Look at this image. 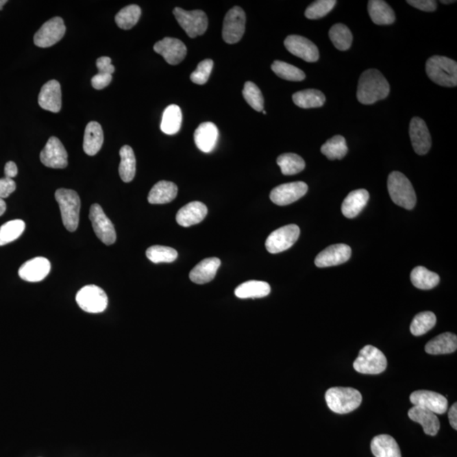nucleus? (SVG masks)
<instances>
[{
	"label": "nucleus",
	"instance_id": "f257e3e1",
	"mask_svg": "<svg viewBox=\"0 0 457 457\" xmlns=\"http://www.w3.org/2000/svg\"><path fill=\"white\" fill-rule=\"evenodd\" d=\"M390 90V84L380 71L374 69L365 71L359 78L358 100L369 106L386 99Z\"/></svg>",
	"mask_w": 457,
	"mask_h": 457
},
{
	"label": "nucleus",
	"instance_id": "f03ea898",
	"mask_svg": "<svg viewBox=\"0 0 457 457\" xmlns=\"http://www.w3.org/2000/svg\"><path fill=\"white\" fill-rule=\"evenodd\" d=\"M325 401L331 411L347 415L361 405L362 397L358 390L350 387H333L325 393Z\"/></svg>",
	"mask_w": 457,
	"mask_h": 457
},
{
	"label": "nucleus",
	"instance_id": "7ed1b4c3",
	"mask_svg": "<svg viewBox=\"0 0 457 457\" xmlns=\"http://www.w3.org/2000/svg\"><path fill=\"white\" fill-rule=\"evenodd\" d=\"M426 73L434 84L447 88L457 85V63L444 56H433L426 62Z\"/></svg>",
	"mask_w": 457,
	"mask_h": 457
},
{
	"label": "nucleus",
	"instance_id": "20e7f679",
	"mask_svg": "<svg viewBox=\"0 0 457 457\" xmlns=\"http://www.w3.org/2000/svg\"><path fill=\"white\" fill-rule=\"evenodd\" d=\"M388 190L392 201L398 206L411 210L415 207L417 197L412 183L401 172L391 173L388 177Z\"/></svg>",
	"mask_w": 457,
	"mask_h": 457
},
{
	"label": "nucleus",
	"instance_id": "39448f33",
	"mask_svg": "<svg viewBox=\"0 0 457 457\" xmlns=\"http://www.w3.org/2000/svg\"><path fill=\"white\" fill-rule=\"evenodd\" d=\"M55 199L59 204L63 225L69 232H74L79 225L81 200L73 190L61 188L56 190Z\"/></svg>",
	"mask_w": 457,
	"mask_h": 457
},
{
	"label": "nucleus",
	"instance_id": "423d86ee",
	"mask_svg": "<svg viewBox=\"0 0 457 457\" xmlns=\"http://www.w3.org/2000/svg\"><path fill=\"white\" fill-rule=\"evenodd\" d=\"M354 368L363 374H380L387 368V359L382 351L373 345H366L355 360Z\"/></svg>",
	"mask_w": 457,
	"mask_h": 457
},
{
	"label": "nucleus",
	"instance_id": "0eeeda50",
	"mask_svg": "<svg viewBox=\"0 0 457 457\" xmlns=\"http://www.w3.org/2000/svg\"><path fill=\"white\" fill-rule=\"evenodd\" d=\"M173 14L178 21L186 34L190 38H197V36L203 35L206 32L208 27V20L207 14L203 10H185L179 7L173 10Z\"/></svg>",
	"mask_w": 457,
	"mask_h": 457
},
{
	"label": "nucleus",
	"instance_id": "6e6552de",
	"mask_svg": "<svg viewBox=\"0 0 457 457\" xmlns=\"http://www.w3.org/2000/svg\"><path fill=\"white\" fill-rule=\"evenodd\" d=\"M79 307L89 314H100L107 308L108 297L103 289L95 285L82 287L75 297Z\"/></svg>",
	"mask_w": 457,
	"mask_h": 457
},
{
	"label": "nucleus",
	"instance_id": "1a4fd4ad",
	"mask_svg": "<svg viewBox=\"0 0 457 457\" xmlns=\"http://www.w3.org/2000/svg\"><path fill=\"white\" fill-rule=\"evenodd\" d=\"M246 29V14L239 6L233 7L225 14L223 24L222 37L229 45L238 42Z\"/></svg>",
	"mask_w": 457,
	"mask_h": 457
},
{
	"label": "nucleus",
	"instance_id": "9d476101",
	"mask_svg": "<svg viewBox=\"0 0 457 457\" xmlns=\"http://www.w3.org/2000/svg\"><path fill=\"white\" fill-rule=\"evenodd\" d=\"M300 236V228L296 225L283 226L273 232L266 240V249L272 254L282 253L297 243Z\"/></svg>",
	"mask_w": 457,
	"mask_h": 457
},
{
	"label": "nucleus",
	"instance_id": "9b49d317",
	"mask_svg": "<svg viewBox=\"0 0 457 457\" xmlns=\"http://www.w3.org/2000/svg\"><path fill=\"white\" fill-rule=\"evenodd\" d=\"M89 219L92 222L93 230L101 242L108 246L115 243L116 232H115L114 226L110 219L104 214L99 204H93L90 208Z\"/></svg>",
	"mask_w": 457,
	"mask_h": 457
},
{
	"label": "nucleus",
	"instance_id": "f8f14e48",
	"mask_svg": "<svg viewBox=\"0 0 457 457\" xmlns=\"http://www.w3.org/2000/svg\"><path fill=\"white\" fill-rule=\"evenodd\" d=\"M66 25L62 18L53 17L36 32L34 43L39 48H49L56 45L66 34Z\"/></svg>",
	"mask_w": 457,
	"mask_h": 457
},
{
	"label": "nucleus",
	"instance_id": "ddd939ff",
	"mask_svg": "<svg viewBox=\"0 0 457 457\" xmlns=\"http://www.w3.org/2000/svg\"><path fill=\"white\" fill-rule=\"evenodd\" d=\"M308 186L304 182L286 183L276 186L271 193V199L279 206H286L299 200L308 193Z\"/></svg>",
	"mask_w": 457,
	"mask_h": 457
},
{
	"label": "nucleus",
	"instance_id": "4468645a",
	"mask_svg": "<svg viewBox=\"0 0 457 457\" xmlns=\"http://www.w3.org/2000/svg\"><path fill=\"white\" fill-rule=\"evenodd\" d=\"M40 160L46 167L64 169L68 165L66 149L55 136H51L40 153Z\"/></svg>",
	"mask_w": 457,
	"mask_h": 457
},
{
	"label": "nucleus",
	"instance_id": "2eb2a0df",
	"mask_svg": "<svg viewBox=\"0 0 457 457\" xmlns=\"http://www.w3.org/2000/svg\"><path fill=\"white\" fill-rule=\"evenodd\" d=\"M410 401L413 405L429 410L435 415H444L447 412V399L436 392L417 391L410 395Z\"/></svg>",
	"mask_w": 457,
	"mask_h": 457
},
{
	"label": "nucleus",
	"instance_id": "dca6fc26",
	"mask_svg": "<svg viewBox=\"0 0 457 457\" xmlns=\"http://www.w3.org/2000/svg\"><path fill=\"white\" fill-rule=\"evenodd\" d=\"M284 43L288 51L306 62H316L319 59V49L314 43L301 36H288Z\"/></svg>",
	"mask_w": 457,
	"mask_h": 457
},
{
	"label": "nucleus",
	"instance_id": "f3484780",
	"mask_svg": "<svg viewBox=\"0 0 457 457\" xmlns=\"http://www.w3.org/2000/svg\"><path fill=\"white\" fill-rule=\"evenodd\" d=\"M154 51L164 57L171 66H176L184 60L187 49L184 42L174 38H164L153 46Z\"/></svg>",
	"mask_w": 457,
	"mask_h": 457
},
{
	"label": "nucleus",
	"instance_id": "a211bd4d",
	"mask_svg": "<svg viewBox=\"0 0 457 457\" xmlns=\"http://www.w3.org/2000/svg\"><path fill=\"white\" fill-rule=\"evenodd\" d=\"M409 134L416 153L419 156H425L429 153L432 139L425 121L419 117L413 118L410 123Z\"/></svg>",
	"mask_w": 457,
	"mask_h": 457
},
{
	"label": "nucleus",
	"instance_id": "6ab92c4d",
	"mask_svg": "<svg viewBox=\"0 0 457 457\" xmlns=\"http://www.w3.org/2000/svg\"><path fill=\"white\" fill-rule=\"evenodd\" d=\"M351 256V249L348 245H332L323 250L315 258V265L319 268L331 267L345 264Z\"/></svg>",
	"mask_w": 457,
	"mask_h": 457
},
{
	"label": "nucleus",
	"instance_id": "aec40b11",
	"mask_svg": "<svg viewBox=\"0 0 457 457\" xmlns=\"http://www.w3.org/2000/svg\"><path fill=\"white\" fill-rule=\"evenodd\" d=\"M51 264L46 258L38 257L28 260L21 266L19 276L28 282H39L48 276Z\"/></svg>",
	"mask_w": 457,
	"mask_h": 457
},
{
	"label": "nucleus",
	"instance_id": "412c9836",
	"mask_svg": "<svg viewBox=\"0 0 457 457\" xmlns=\"http://www.w3.org/2000/svg\"><path fill=\"white\" fill-rule=\"evenodd\" d=\"M38 103L42 109L53 113H59L62 106V95L60 82L51 80L42 86L38 96Z\"/></svg>",
	"mask_w": 457,
	"mask_h": 457
},
{
	"label": "nucleus",
	"instance_id": "4be33fe9",
	"mask_svg": "<svg viewBox=\"0 0 457 457\" xmlns=\"http://www.w3.org/2000/svg\"><path fill=\"white\" fill-rule=\"evenodd\" d=\"M207 214L206 205L201 201H192L178 211L176 214V221L182 227H190V226L199 224L206 218Z\"/></svg>",
	"mask_w": 457,
	"mask_h": 457
},
{
	"label": "nucleus",
	"instance_id": "5701e85b",
	"mask_svg": "<svg viewBox=\"0 0 457 457\" xmlns=\"http://www.w3.org/2000/svg\"><path fill=\"white\" fill-rule=\"evenodd\" d=\"M218 138V128L212 122L201 123L194 132V141L203 153H211L217 144Z\"/></svg>",
	"mask_w": 457,
	"mask_h": 457
},
{
	"label": "nucleus",
	"instance_id": "b1692460",
	"mask_svg": "<svg viewBox=\"0 0 457 457\" xmlns=\"http://www.w3.org/2000/svg\"><path fill=\"white\" fill-rule=\"evenodd\" d=\"M408 417L413 422L423 426L424 433L430 436H435L441 429V423L435 413L421 406H415L409 410Z\"/></svg>",
	"mask_w": 457,
	"mask_h": 457
},
{
	"label": "nucleus",
	"instance_id": "393cba45",
	"mask_svg": "<svg viewBox=\"0 0 457 457\" xmlns=\"http://www.w3.org/2000/svg\"><path fill=\"white\" fill-rule=\"evenodd\" d=\"M221 264V259L217 258L204 259L190 272V280L199 285L210 282L214 279Z\"/></svg>",
	"mask_w": 457,
	"mask_h": 457
},
{
	"label": "nucleus",
	"instance_id": "a878e982",
	"mask_svg": "<svg viewBox=\"0 0 457 457\" xmlns=\"http://www.w3.org/2000/svg\"><path fill=\"white\" fill-rule=\"evenodd\" d=\"M369 200V193L365 189H359L354 190L348 194L343 201L341 206L345 217L354 219L361 213L363 208H365Z\"/></svg>",
	"mask_w": 457,
	"mask_h": 457
},
{
	"label": "nucleus",
	"instance_id": "bb28decb",
	"mask_svg": "<svg viewBox=\"0 0 457 457\" xmlns=\"http://www.w3.org/2000/svg\"><path fill=\"white\" fill-rule=\"evenodd\" d=\"M103 143L102 127L96 121L89 122L85 129L84 150L89 156L98 153Z\"/></svg>",
	"mask_w": 457,
	"mask_h": 457
},
{
	"label": "nucleus",
	"instance_id": "cd10ccee",
	"mask_svg": "<svg viewBox=\"0 0 457 457\" xmlns=\"http://www.w3.org/2000/svg\"><path fill=\"white\" fill-rule=\"evenodd\" d=\"M371 451L375 457H402L397 442L388 434L374 437L371 442Z\"/></svg>",
	"mask_w": 457,
	"mask_h": 457
},
{
	"label": "nucleus",
	"instance_id": "c85d7f7f",
	"mask_svg": "<svg viewBox=\"0 0 457 457\" xmlns=\"http://www.w3.org/2000/svg\"><path fill=\"white\" fill-rule=\"evenodd\" d=\"M178 187L171 182L161 181L153 186L147 197L151 204L171 203L177 196Z\"/></svg>",
	"mask_w": 457,
	"mask_h": 457
},
{
	"label": "nucleus",
	"instance_id": "c756f323",
	"mask_svg": "<svg viewBox=\"0 0 457 457\" xmlns=\"http://www.w3.org/2000/svg\"><path fill=\"white\" fill-rule=\"evenodd\" d=\"M456 349L457 337L456 334L449 332L441 334L434 338L425 345L427 354L431 355L453 354Z\"/></svg>",
	"mask_w": 457,
	"mask_h": 457
},
{
	"label": "nucleus",
	"instance_id": "7c9ffc66",
	"mask_svg": "<svg viewBox=\"0 0 457 457\" xmlns=\"http://www.w3.org/2000/svg\"><path fill=\"white\" fill-rule=\"evenodd\" d=\"M271 287L267 282H259V280H249L244 282L242 285L237 286L235 295L240 299H255V298H262L267 297L271 293Z\"/></svg>",
	"mask_w": 457,
	"mask_h": 457
},
{
	"label": "nucleus",
	"instance_id": "2f4dec72",
	"mask_svg": "<svg viewBox=\"0 0 457 457\" xmlns=\"http://www.w3.org/2000/svg\"><path fill=\"white\" fill-rule=\"evenodd\" d=\"M369 13L373 23L376 25H391L395 21L394 10L382 0H370Z\"/></svg>",
	"mask_w": 457,
	"mask_h": 457
},
{
	"label": "nucleus",
	"instance_id": "473e14b6",
	"mask_svg": "<svg viewBox=\"0 0 457 457\" xmlns=\"http://www.w3.org/2000/svg\"><path fill=\"white\" fill-rule=\"evenodd\" d=\"M182 112L181 108L176 104H171L164 111L160 124L161 131L167 135H175L181 129Z\"/></svg>",
	"mask_w": 457,
	"mask_h": 457
},
{
	"label": "nucleus",
	"instance_id": "72a5a7b5",
	"mask_svg": "<svg viewBox=\"0 0 457 457\" xmlns=\"http://www.w3.org/2000/svg\"><path fill=\"white\" fill-rule=\"evenodd\" d=\"M440 280V276L436 273L431 272L423 266H417L411 273V282L417 289H434L439 285Z\"/></svg>",
	"mask_w": 457,
	"mask_h": 457
},
{
	"label": "nucleus",
	"instance_id": "f704fd0d",
	"mask_svg": "<svg viewBox=\"0 0 457 457\" xmlns=\"http://www.w3.org/2000/svg\"><path fill=\"white\" fill-rule=\"evenodd\" d=\"M293 99L295 104L302 109L322 107L326 101L325 95L316 89L304 90L294 93Z\"/></svg>",
	"mask_w": 457,
	"mask_h": 457
},
{
	"label": "nucleus",
	"instance_id": "c9c22d12",
	"mask_svg": "<svg viewBox=\"0 0 457 457\" xmlns=\"http://www.w3.org/2000/svg\"><path fill=\"white\" fill-rule=\"evenodd\" d=\"M121 164L119 173L125 183L131 182L136 175V157L131 147L125 145L120 150Z\"/></svg>",
	"mask_w": 457,
	"mask_h": 457
},
{
	"label": "nucleus",
	"instance_id": "e433bc0d",
	"mask_svg": "<svg viewBox=\"0 0 457 457\" xmlns=\"http://www.w3.org/2000/svg\"><path fill=\"white\" fill-rule=\"evenodd\" d=\"M348 147L343 136L330 138L321 147V153L330 160H343L347 156Z\"/></svg>",
	"mask_w": 457,
	"mask_h": 457
},
{
	"label": "nucleus",
	"instance_id": "4c0bfd02",
	"mask_svg": "<svg viewBox=\"0 0 457 457\" xmlns=\"http://www.w3.org/2000/svg\"><path fill=\"white\" fill-rule=\"evenodd\" d=\"M282 174L285 175H293L298 174L304 170L306 164L304 158L296 153H284L277 158Z\"/></svg>",
	"mask_w": 457,
	"mask_h": 457
},
{
	"label": "nucleus",
	"instance_id": "58836bf2",
	"mask_svg": "<svg viewBox=\"0 0 457 457\" xmlns=\"http://www.w3.org/2000/svg\"><path fill=\"white\" fill-rule=\"evenodd\" d=\"M330 38L334 47L341 51H345L350 49L352 40H354L350 29L341 23L334 25L330 28Z\"/></svg>",
	"mask_w": 457,
	"mask_h": 457
},
{
	"label": "nucleus",
	"instance_id": "ea45409f",
	"mask_svg": "<svg viewBox=\"0 0 457 457\" xmlns=\"http://www.w3.org/2000/svg\"><path fill=\"white\" fill-rule=\"evenodd\" d=\"M26 224L21 219L6 222L0 227V247L14 242L23 235Z\"/></svg>",
	"mask_w": 457,
	"mask_h": 457
},
{
	"label": "nucleus",
	"instance_id": "a19ab883",
	"mask_svg": "<svg viewBox=\"0 0 457 457\" xmlns=\"http://www.w3.org/2000/svg\"><path fill=\"white\" fill-rule=\"evenodd\" d=\"M141 14L142 10L138 5H128L116 14L115 23L123 30H129L138 23Z\"/></svg>",
	"mask_w": 457,
	"mask_h": 457
},
{
	"label": "nucleus",
	"instance_id": "79ce46f5",
	"mask_svg": "<svg viewBox=\"0 0 457 457\" xmlns=\"http://www.w3.org/2000/svg\"><path fill=\"white\" fill-rule=\"evenodd\" d=\"M436 323V316L432 312H422L417 314L410 326L413 336H421L434 328Z\"/></svg>",
	"mask_w": 457,
	"mask_h": 457
},
{
	"label": "nucleus",
	"instance_id": "37998d69",
	"mask_svg": "<svg viewBox=\"0 0 457 457\" xmlns=\"http://www.w3.org/2000/svg\"><path fill=\"white\" fill-rule=\"evenodd\" d=\"M271 69L279 77L291 82H301L306 78L304 71L296 66L283 61L275 60L272 64Z\"/></svg>",
	"mask_w": 457,
	"mask_h": 457
},
{
	"label": "nucleus",
	"instance_id": "c03bdc74",
	"mask_svg": "<svg viewBox=\"0 0 457 457\" xmlns=\"http://www.w3.org/2000/svg\"><path fill=\"white\" fill-rule=\"evenodd\" d=\"M147 258L154 264L172 262L178 258L177 251L174 248L164 246H153L147 248Z\"/></svg>",
	"mask_w": 457,
	"mask_h": 457
},
{
	"label": "nucleus",
	"instance_id": "a18cd8bd",
	"mask_svg": "<svg viewBox=\"0 0 457 457\" xmlns=\"http://www.w3.org/2000/svg\"><path fill=\"white\" fill-rule=\"evenodd\" d=\"M243 95L247 103L253 108L254 110L261 112L264 110V99L260 89L258 86L251 82H247L244 85Z\"/></svg>",
	"mask_w": 457,
	"mask_h": 457
},
{
	"label": "nucleus",
	"instance_id": "49530a36",
	"mask_svg": "<svg viewBox=\"0 0 457 457\" xmlns=\"http://www.w3.org/2000/svg\"><path fill=\"white\" fill-rule=\"evenodd\" d=\"M336 3V0H318L308 7L305 16L309 20L320 19L330 13Z\"/></svg>",
	"mask_w": 457,
	"mask_h": 457
},
{
	"label": "nucleus",
	"instance_id": "de8ad7c7",
	"mask_svg": "<svg viewBox=\"0 0 457 457\" xmlns=\"http://www.w3.org/2000/svg\"><path fill=\"white\" fill-rule=\"evenodd\" d=\"M214 67V61L210 59L201 61L197 66V69L190 74V80L193 84L203 85L210 79L212 70Z\"/></svg>",
	"mask_w": 457,
	"mask_h": 457
},
{
	"label": "nucleus",
	"instance_id": "09e8293b",
	"mask_svg": "<svg viewBox=\"0 0 457 457\" xmlns=\"http://www.w3.org/2000/svg\"><path fill=\"white\" fill-rule=\"evenodd\" d=\"M16 189V184L12 179L6 177L0 179V199H7Z\"/></svg>",
	"mask_w": 457,
	"mask_h": 457
},
{
	"label": "nucleus",
	"instance_id": "8fccbe9b",
	"mask_svg": "<svg viewBox=\"0 0 457 457\" xmlns=\"http://www.w3.org/2000/svg\"><path fill=\"white\" fill-rule=\"evenodd\" d=\"M408 3L423 12H433L437 9V2L434 0H408Z\"/></svg>",
	"mask_w": 457,
	"mask_h": 457
},
{
	"label": "nucleus",
	"instance_id": "3c124183",
	"mask_svg": "<svg viewBox=\"0 0 457 457\" xmlns=\"http://www.w3.org/2000/svg\"><path fill=\"white\" fill-rule=\"evenodd\" d=\"M112 75L98 73L92 78V86L97 90H102L112 82Z\"/></svg>",
	"mask_w": 457,
	"mask_h": 457
},
{
	"label": "nucleus",
	"instance_id": "603ef678",
	"mask_svg": "<svg viewBox=\"0 0 457 457\" xmlns=\"http://www.w3.org/2000/svg\"><path fill=\"white\" fill-rule=\"evenodd\" d=\"M97 68L99 73L113 75L114 67L110 57L103 56L97 60Z\"/></svg>",
	"mask_w": 457,
	"mask_h": 457
},
{
	"label": "nucleus",
	"instance_id": "864d4df0",
	"mask_svg": "<svg viewBox=\"0 0 457 457\" xmlns=\"http://www.w3.org/2000/svg\"><path fill=\"white\" fill-rule=\"evenodd\" d=\"M18 174V168L16 163L13 161H10L6 163L5 167V175L6 178L12 179L16 177Z\"/></svg>",
	"mask_w": 457,
	"mask_h": 457
},
{
	"label": "nucleus",
	"instance_id": "5fc2aeb1",
	"mask_svg": "<svg viewBox=\"0 0 457 457\" xmlns=\"http://www.w3.org/2000/svg\"><path fill=\"white\" fill-rule=\"evenodd\" d=\"M449 421L452 427L455 430H457V404L456 402L452 406L449 410Z\"/></svg>",
	"mask_w": 457,
	"mask_h": 457
},
{
	"label": "nucleus",
	"instance_id": "6e6d98bb",
	"mask_svg": "<svg viewBox=\"0 0 457 457\" xmlns=\"http://www.w3.org/2000/svg\"><path fill=\"white\" fill-rule=\"evenodd\" d=\"M6 211V203L3 199H0V216H2L5 213Z\"/></svg>",
	"mask_w": 457,
	"mask_h": 457
},
{
	"label": "nucleus",
	"instance_id": "4d7b16f0",
	"mask_svg": "<svg viewBox=\"0 0 457 457\" xmlns=\"http://www.w3.org/2000/svg\"><path fill=\"white\" fill-rule=\"evenodd\" d=\"M7 3H8L7 0H0V10H3V7L5 6Z\"/></svg>",
	"mask_w": 457,
	"mask_h": 457
},
{
	"label": "nucleus",
	"instance_id": "13d9d810",
	"mask_svg": "<svg viewBox=\"0 0 457 457\" xmlns=\"http://www.w3.org/2000/svg\"><path fill=\"white\" fill-rule=\"evenodd\" d=\"M456 1H453V0H451V1H444V0H442L441 3H445V5H447V3H455Z\"/></svg>",
	"mask_w": 457,
	"mask_h": 457
},
{
	"label": "nucleus",
	"instance_id": "bf43d9fd",
	"mask_svg": "<svg viewBox=\"0 0 457 457\" xmlns=\"http://www.w3.org/2000/svg\"><path fill=\"white\" fill-rule=\"evenodd\" d=\"M262 113H264V114H267V112H266L265 110H262Z\"/></svg>",
	"mask_w": 457,
	"mask_h": 457
}]
</instances>
